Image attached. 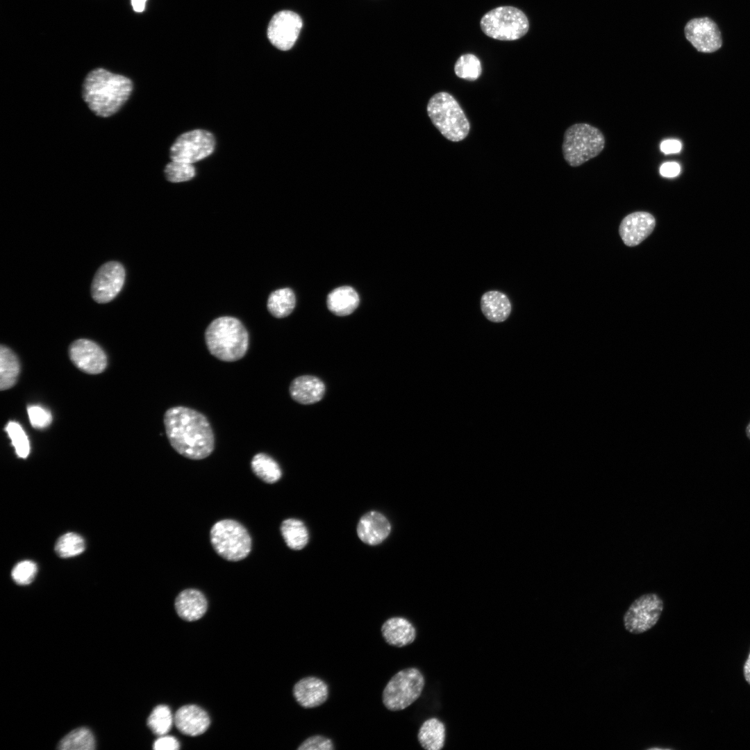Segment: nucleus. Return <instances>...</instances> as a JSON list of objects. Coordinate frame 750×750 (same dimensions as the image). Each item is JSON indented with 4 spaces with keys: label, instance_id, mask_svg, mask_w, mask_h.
I'll return each instance as SVG.
<instances>
[{
    "label": "nucleus",
    "instance_id": "nucleus-24",
    "mask_svg": "<svg viewBox=\"0 0 750 750\" xmlns=\"http://www.w3.org/2000/svg\"><path fill=\"white\" fill-rule=\"evenodd\" d=\"M417 738L421 746L426 750H440L445 740V727L437 718L426 720L420 726Z\"/></svg>",
    "mask_w": 750,
    "mask_h": 750
},
{
    "label": "nucleus",
    "instance_id": "nucleus-22",
    "mask_svg": "<svg viewBox=\"0 0 750 750\" xmlns=\"http://www.w3.org/2000/svg\"><path fill=\"white\" fill-rule=\"evenodd\" d=\"M481 310L489 321L495 323L503 322L510 316L512 304L508 297L497 290L485 292L481 298Z\"/></svg>",
    "mask_w": 750,
    "mask_h": 750
},
{
    "label": "nucleus",
    "instance_id": "nucleus-39",
    "mask_svg": "<svg viewBox=\"0 0 750 750\" xmlns=\"http://www.w3.org/2000/svg\"><path fill=\"white\" fill-rule=\"evenodd\" d=\"M680 170V166L677 162H668L660 166V173L664 177L672 178L678 176Z\"/></svg>",
    "mask_w": 750,
    "mask_h": 750
},
{
    "label": "nucleus",
    "instance_id": "nucleus-40",
    "mask_svg": "<svg viewBox=\"0 0 750 750\" xmlns=\"http://www.w3.org/2000/svg\"><path fill=\"white\" fill-rule=\"evenodd\" d=\"M681 147V143L677 140H665L660 143V150L665 154L678 153Z\"/></svg>",
    "mask_w": 750,
    "mask_h": 750
},
{
    "label": "nucleus",
    "instance_id": "nucleus-15",
    "mask_svg": "<svg viewBox=\"0 0 750 750\" xmlns=\"http://www.w3.org/2000/svg\"><path fill=\"white\" fill-rule=\"evenodd\" d=\"M656 219L649 212L637 211L626 216L622 221L619 233L628 247L640 244L653 231Z\"/></svg>",
    "mask_w": 750,
    "mask_h": 750
},
{
    "label": "nucleus",
    "instance_id": "nucleus-9",
    "mask_svg": "<svg viewBox=\"0 0 750 750\" xmlns=\"http://www.w3.org/2000/svg\"><path fill=\"white\" fill-rule=\"evenodd\" d=\"M664 607L662 599L656 593L643 594L636 599L624 615V625L633 634L644 633L658 622Z\"/></svg>",
    "mask_w": 750,
    "mask_h": 750
},
{
    "label": "nucleus",
    "instance_id": "nucleus-29",
    "mask_svg": "<svg viewBox=\"0 0 750 750\" xmlns=\"http://www.w3.org/2000/svg\"><path fill=\"white\" fill-rule=\"evenodd\" d=\"M61 750H92L95 740L92 733L85 727L76 728L66 735L58 743Z\"/></svg>",
    "mask_w": 750,
    "mask_h": 750
},
{
    "label": "nucleus",
    "instance_id": "nucleus-41",
    "mask_svg": "<svg viewBox=\"0 0 750 750\" xmlns=\"http://www.w3.org/2000/svg\"><path fill=\"white\" fill-rule=\"evenodd\" d=\"M147 0H131L132 6L135 11L142 12L144 10Z\"/></svg>",
    "mask_w": 750,
    "mask_h": 750
},
{
    "label": "nucleus",
    "instance_id": "nucleus-16",
    "mask_svg": "<svg viewBox=\"0 0 750 750\" xmlns=\"http://www.w3.org/2000/svg\"><path fill=\"white\" fill-rule=\"evenodd\" d=\"M293 696L301 707L315 708L327 700L328 687L326 682L318 677L307 676L294 684Z\"/></svg>",
    "mask_w": 750,
    "mask_h": 750
},
{
    "label": "nucleus",
    "instance_id": "nucleus-43",
    "mask_svg": "<svg viewBox=\"0 0 750 750\" xmlns=\"http://www.w3.org/2000/svg\"><path fill=\"white\" fill-rule=\"evenodd\" d=\"M746 433H747V436L750 440V422L749 423V424L747 425V426L746 428Z\"/></svg>",
    "mask_w": 750,
    "mask_h": 750
},
{
    "label": "nucleus",
    "instance_id": "nucleus-14",
    "mask_svg": "<svg viewBox=\"0 0 750 750\" xmlns=\"http://www.w3.org/2000/svg\"><path fill=\"white\" fill-rule=\"evenodd\" d=\"M687 40L699 51L712 53L722 44L721 33L717 24L708 17L695 18L685 27Z\"/></svg>",
    "mask_w": 750,
    "mask_h": 750
},
{
    "label": "nucleus",
    "instance_id": "nucleus-3",
    "mask_svg": "<svg viewBox=\"0 0 750 750\" xmlns=\"http://www.w3.org/2000/svg\"><path fill=\"white\" fill-rule=\"evenodd\" d=\"M205 340L209 352L225 362L241 359L249 347L247 329L233 317L224 316L214 319L206 330Z\"/></svg>",
    "mask_w": 750,
    "mask_h": 750
},
{
    "label": "nucleus",
    "instance_id": "nucleus-28",
    "mask_svg": "<svg viewBox=\"0 0 750 750\" xmlns=\"http://www.w3.org/2000/svg\"><path fill=\"white\" fill-rule=\"evenodd\" d=\"M296 299L290 288H281L271 293L267 301V308L274 317L282 318L289 315L295 306Z\"/></svg>",
    "mask_w": 750,
    "mask_h": 750
},
{
    "label": "nucleus",
    "instance_id": "nucleus-31",
    "mask_svg": "<svg viewBox=\"0 0 750 750\" xmlns=\"http://www.w3.org/2000/svg\"><path fill=\"white\" fill-rule=\"evenodd\" d=\"M454 72L459 78L473 81L481 76L482 67L476 56L467 53L458 58L454 65Z\"/></svg>",
    "mask_w": 750,
    "mask_h": 750
},
{
    "label": "nucleus",
    "instance_id": "nucleus-30",
    "mask_svg": "<svg viewBox=\"0 0 750 750\" xmlns=\"http://www.w3.org/2000/svg\"><path fill=\"white\" fill-rule=\"evenodd\" d=\"M174 718L169 708L165 705L156 706L147 719V725L152 732L158 735L167 734L171 729Z\"/></svg>",
    "mask_w": 750,
    "mask_h": 750
},
{
    "label": "nucleus",
    "instance_id": "nucleus-36",
    "mask_svg": "<svg viewBox=\"0 0 750 750\" xmlns=\"http://www.w3.org/2000/svg\"><path fill=\"white\" fill-rule=\"evenodd\" d=\"M27 412L30 423L35 428H44L52 422V415L46 408L37 405L28 407Z\"/></svg>",
    "mask_w": 750,
    "mask_h": 750
},
{
    "label": "nucleus",
    "instance_id": "nucleus-17",
    "mask_svg": "<svg viewBox=\"0 0 750 750\" xmlns=\"http://www.w3.org/2000/svg\"><path fill=\"white\" fill-rule=\"evenodd\" d=\"M391 526L387 518L376 511L365 514L357 526L359 538L365 544L376 545L381 543L390 534Z\"/></svg>",
    "mask_w": 750,
    "mask_h": 750
},
{
    "label": "nucleus",
    "instance_id": "nucleus-6",
    "mask_svg": "<svg viewBox=\"0 0 750 750\" xmlns=\"http://www.w3.org/2000/svg\"><path fill=\"white\" fill-rule=\"evenodd\" d=\"M210 538L215 552L228 561L242 560L251 552V538L248 531L234 519L217 522L210 529Z\"/></svg>",
    "mask_w": 750,
    "mask_h": 750
},
{
    "label": "nucleus",
    "instance_id": "nucleus-21",
    "mask_svg": "<svg viewBox=\"0 0 750 750\" xmlns=\"http://www.w3.org/2000/svg\"><path fill=\"white\" fill-rule=\"evenodd\" d=\"M325 385L317 377L304 375L294 378L290 386V394L295 401L311 404L320 401L325 393Z\"/></svg>",
    "mask_w": 750,
    "mask_h": 750
},
{
    "label": "nucleus",
    "instance_id": "nucleus-37",
    "mask_svg": "<svg viewBox=\"0 0 750 750\" xmlns=\"http://www.w3.org/2000/svg\"><path fill=\"white\" fill-rule=\"evenodd\" d=\"M333 741L325 736L316 735L306 739L298 747V750H333Z\"/></svg>",
    "mask_w": 750,
    "mask_h": 750
},
{
    "label": "nucleus",
    "instance_id": "nucleus-8",
    "mask_svg": "<svg viewBox=\"0 0 750 750\" xmlns=\"http://www.w3.org/2000/svg\"><path fill=\"white\" fill-rule=\"evenodd\" d=\"M424 683L422 672L417 668L409 667L398 672L383 689L384 706L391 711L406 708L420 697Z\"/></svg>",
    "mask_w": 750,
    "mask_h": 750
},
{
    "label": "nucleus",
    "instance_id": "nucleus-7",
    "mask_svg": "<svg viewBox=\"0 0 750 750\" xmlns=\"http://www.w3.org/2000/svg\"><path fill=\"white\" fill-rule=\"evenodd\" d=\"M480 26L486 35L495 40L511 41L522 38L528 31L526 15L520 9L503 6L486 12Z\"/></svg>",
    "mask_w": 750,
    "mask_h": 750
},
{
    "label": "nucleus",
    "instance_id": "nucleus-27",
    "mask_svg": "<svg viewBox=\"0 0 750 750\" xmlns=\"http://www.w3.org/2000/svg\"><path fill=\"white\" fill-rule=\"evenodd\" d=\"M282 536L289 548L303 549L308 542V531L305 524L297 519H285L281 525Z\"/></svg>",
    "mask_w": 750,
    "mask_h": 750
},
{
    "label": "nucleus",
    "instance_id": "nucleus-33",
    "mask_svg": "<svg viewBox=\"0 0 750 750\" xmlns=\"http://www.w3.org/2000/svg\"><path fill=\"white\" fill-rule=\"evenodd\" d=\"M18 457L26 458L30 452L28 438L21 425L16 422H9L5 428Z\"/></svg>",
    "mask_w": 750,
    "mask_h": 750
},
{
    "label": "nucleus",
    "instance_id": "nucleus-13",
    "mask_svg": "<svg viewBox=\"0 0 750 750\" xmlns=\"http://www.w3.org/2000/svg\"><path fill=\"white\" fill-rule=\"evenodd\" d=\"M69 358L81 371L90 374L101 373L107 366V356L101 347L87 339L73 342L69 349Z\"/></svg>",
    "mask_w": 750,
    "mask_h": 750
},
{
    "label": "nucleus",
    "instance_id": "nucleus-25",
    "mask_svg": "<svg viewBox=\"0 0 750 750\" xmlns=\"http://www.w3.org/2000/svg\"><path fill=\"white\" fill-rule=\"evenodd\" d=\"M20 372L19 360L8 347L1 345L0 348V389L8 390L17 381Z\"/></svg>",
    "mask_w": 750,
    "mask_h": 750
},
{
    "label": "nucleus",
    "instance_id": "nucleus-18",
    "mask_svg": "<svg viewBox=\"0 0 750 750\" xmlns=\"http://www.w3.org/2000/svg\"><path fill=\"white\" fill-rule=\"evenodd\" d=\"M176 728L183 734L197 736L203 733L210 725L208 713L196 705L181 707L174 717Z\"/></svg>",
    "mask_w": 750,
    "mask_h": 750
},
{
    "label": "nucleus",
    "instance_id": "nucleus-34",
    "mask_svg": "<svg viewBox=\"0 0 750 750\" xmlns=\"http://www.w3.org/2000/svg\"><path fill=\"white\" fill-rule=\"evenodd\" d=\"M166 178L173 183L187 181L195 176V168L192 163L181 161L169 162L165 168Z\"/></svg>",
    "mask_w": 750,
    "mask_h": 750
},
{
    "label": "nucleus",
    "instance_id": "nucleus-5",
    "mask_svg": "<svg viewBox=\"0 0 750 750\" xmlns=\"http://www.w3.org/2000/svg\"><path fill=\"white\" fill-rule=\"evenodd\" d=\"M604 146L605 138L599 128L578 123L565 131L562 149L566 162L572 167H578L597 157Z\"/></svg>",
    "mask_w": 750,
    "mask_h": 750
},
{
    "label": "nucleus",
    "instance_id": "nucleus-26",
    "mask_svg": "<svg viewBox=\"0 0 750 750\" xmlns=\"http://www.w3.org/2000/svg\"><path fill=\"white\" fill-rule=\"evenodd\" d=\"M251 467L254 474L267 483H274L282 476L281 469L277 462L264 453H258L253 457Z\"/></svg>",
    "mask_w": 750,
    "mask_h": 750
},
{
    "label": "nucleus",
    "instance_id": "nucleus-19",
    "mask_svg": "<svg viewBox=\"0 0 750 750\" xmlns=\"http://www.w3.org/2000/svg\"><path fill=\"white\" fill-rule=\"evenodd\" d=\"M174 605L178 616L189 622L203 617L208 607L206 597L196 589H186L181 592L175 599Z\"/></svg>",
    "mask_w": 750,
    "mask_h": 750
},
{
    "label": "nucleus",
    "instance_id": "nucleus-1",
    "mask_svg": "<svg viewBox=\"0 0 750 750\" xmlns=\"http://www.w3.org/2000/svg\"><path fill=\"white\" fill-rule=\"evenodd\" d=\"M164 424L171 446L181 456L201 460L213 451V431L206 416L197 410L183 406L170 408L164 415Z\"/></svg>",
    "mask_w": 750,
    "mask_h": 750
},
{
    "label": "nucleus",
    "instance_id": "nucleus-2",
    "mask_svg": "<svg viewBox=\"0 0 750 750\" xmlns=\"http://www.w3.org/2000/svg\"><path fill=\"white\" fill-rule=\"evenodd\" d=\"M133 90V82L128 77L98 67L86 75L81 94L92 112L97 117L106 118L122 109Z\"/></svg>",
    "mask_w": 750,
    "mask_h": 750
},
{
    "label": "nucleus",
    "instance_id": "nucleus-42",
    "mask_svg": "<svg viewBox=\"0 0 750 750\" xmlns=\"http://www.w3.org/2000/svg\"><path fill=\"white\" fill-rule=\"evenodd\" d=\"M744 675L746 681L750 685V653L744 666Z\"/></svg>",
    "mask_w": 750,
    "mask_h": 750
},
{
    "label": "nucleus",
    "instance_id": "nucleus-23",
    "mask_svg": "<svg viewBox=\"0 0 750 750\" xmlns=\"http://www.w3.org/2000/svg\"><path fill=\"white\" fill-rule=\"evenodd\" d=\"M356 291L349 286L334 289L327 297V306L335 315L345 316L352 313L359 304Z\"/></svg>",
    "mask_w": 750,
    "mask_h": 750
},
{
    "label": "nucleus",
    "instance_id": "nucleus-10",
    "mask_svg": "<svg viewBox=\"0 0 750 750\" xmlns=\"http://www.w3.org/2000/svg\"><path fill=\"white\" fill-rule=\"evenodd\" d=\"M215 140L207 131L197 129L181 135L170 148L172 160L193 163L202 160L214 151Z\"/></svg>",
    "mask_w": 750,
    "mask_h": 750
},
{
    "label": "nucleus",
    "instance_id": "nucleus-20",
    "mask_svg": "<svg viewBox=\"0 0 750 750\" xmlns=\"http://www.w3.org/2000/svg\"><path fill=\"white\" fill-rule=\"evenodd\" d=\"M385 641L390 645L403 647L414 642L416 630L412 623L401 617H393L387 619L381 626Z\"/></svg>",
    "mask_w": 750,
    "mask_h": 750
},
{
    "label": "nucleus",
    "instance_id": "nucleus-38",
    "mask_svg": "<svg viewBox=\"0 0 750 750\" xmlns=\"http://www.w3.org/2000/svg\"><path fill=\"white\" fill-rule=\"evenodd\" d=\"M180 747L176 738L170 735H160L153 743V749L156 750H176Z\"/></svg>",
    "mask_w": 750,
    "mask_h": 750
},
{
    "label": "nucleus",
    "instance_id": "nucleus-11",
    "mask_svg": "<svg viewBox=\"0 0 750 750\" xmlns=\"http://www.w3.org/2000/svg\"><path fill=\"white\" fill-rule=\"evenodd\" d=\"M303 21L300 15L291 10H281L271 19L267 28L270 42L282 51L290 50L297 40Z\"/></svg>",
    "mask_w": 750,
    "mask_h": 750
},
{
    "label": "nucleus",
    "instance_id": "nucleus-32",
    "mask_svg": "<svg viewBox=\"0 0 750 750\" xmlns=\"http://www.w3.org/2000/svg\"><path fill=\"white\" fill-rule=\"evenodd\" d=\"M85 548V543L81 535L75 533H67L58 540L55 551L62 558H69L81 554Z\"/></svg>",
    "mask_w": 750,
    "mask_h": 750
},
{
    "label": "nucleus",
    "instance_id": "nucleus-35",
    "mask_svg": "<svg viewBox=\"0 0 750 750\" xmlns=\"http://www.w3.org/2000/svg\"><path fill=\"white\" fill-rule=\"evenodd\" d=\"M36 573V564L31 560H24L14 567L12 570V577L17 584L27 585L33 581Z\"/></svg>",
    "mask_w": 750,
    "mask_h": 750
},
{
    "label": "nucleus",
    "instance_id": "nucleus-4",
    "mask_svg": "<svg viewBox=\"0 0 750 750\" xmlns=\"http://www.w3.org/2000/svg\"><path fill=\"white\" fill-rule=\"evenodd\" d=\"M427 113L433 124L447 140H464L470 129L469 121L456 99L449 93L433 94L427 104Z\"/></svg>",
    "mask_w": 750,
    "mask_h": 750
},
{
    "label": "nucleus",
    "instance_id": "nucleus-12",
    "mask_svg": "<svg viewBox=\"0 0 750 750\" xmlns=\"http://www.w3.org/2000/svg\"><path fill=\"white\" fill-rule=\"evenodd\" d=\"M125 280V269L118 262L103 264L95 274L91 287L92 298L99 303L112 301L121 291Z\"/></svg>",
    "mask_w": 750,
    "mask_h": 750
}]
</instances>
